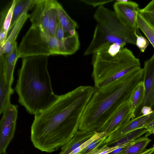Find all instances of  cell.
I'll list each match as a JSON object with an SVG mask.
<instances>
[{
    "label": "cell",
    "mask_w": 154,
    "mask_h": 154,
    "mask_svg": "<svg viewBox=\"0 0 154 154\" xmlns=\"http://www.w3.org/2000/svg\"><path fill=\"white\" fill-rule=\"evenodd\" d=\"M91 86H81L59 95L47 109L35 115L31 129L34 146L51 153L68 142L78 131L85 109L95 91Z\"/></svg>",
    "instance_id": "6da1fadb"
},
{
    "label": "cell",
    "mask_w": 154,
    "mask_h": 154,
    "mask_svg": "<svg viewBox=\"0 0 154 154\" xmlns=\"http://www.w3.org/2000/svg\"><path fill=\"white\" fill-rule=\"evenodd\" d=\"M48 56L22 58L15 90L18 102L31 114L35 115L52 105L58 99L52 89L48 68Z\"/></svg>",
    "instance_id": "7a4b0ae2"
},
{
    "label": "cell",
    "mask_w": 154,
    "mask_h": 154,
    "mask_svg": "<svg viewBox=\"0 0 154 154\" xmlns=\"http://www.w3.org/2000/svg\"><path fill=\"white\" fill-rule=\"evenodd\" d=\"M143 74L141 68L116 82L95 90L82 113L79 131L100 132L118 108L130 100L135 87L142 80Z\"/></svg>",
    "instance_id": "3957f363"
},
{
    "label": "cell",
    "mask_w": 154,
    "mask_h": 154,
    "mask_svg": "<svg viewBox=\"0 0 154 154\" xmlns=\"http://www.w3.org/2000/svg\"><path fill=\"white\" fill-rule=\"evenodd\" d=\"M93 54L92 76L97 90L112 84L141 68L139 60L126 48L113 44Z\"/></svg>",
    "instance_id": "277c9868"
},
{
    "label": "cell",
    "mask_w": 154,
    "mask_h": 154,
    "mask_svg": "<svg viewBox=\"0 0 154 154\" xmlns=\"http://www.w3.org/2000/svg\"><path fill=\"white\" fill-rule=\"evenodd\" d=\"M96 25L92 39L84 55L93 54L113 44L124 48L127 43L136 45L139 31L128 27L119 19L114 11L103 5L98 8L94 15Z\"/></svg>",
    "instance_id": "5b68a950"
},
{
    "label": "cell",
    "mask_w": 154,
    "mask_h": 154,
    "mask_svg": "<svg viewBox=\"0 0 154 154\" xmlns=\"http://www.w3.org/2000/svg\"><path fill=\"white\" fill-rule=\"evenodd\" d=\"M55 39L38 28L31 26L17 47L18 58L53 54Z\"/></svg>",
    "instance_id": "8992f818"
},
{
    "label": "cell",
    "mask_w": 154,
    "mask_h": 154,
    "mask_svg": "<svg viewBox=\"0 0 154 154\" xmlns=\"http://www.w3.org/2000/svg\"><path fill=\"white\" fill-rule=\"evenodd\" d=\"M2 114L0 122V154L6 152L14 137L17 118V106L11 103Z\"/></svg>",
    "instance_id": "52a82bcc"
},
{
    "label": "cell",
    "mask_w": 154,
    "mask_h": 154,
    "mask_svg": "<svg viewBox=\"0 0 154 154\" xmlns=\"http://www.w3.org/2000/svg\"><path fill=\"white\" fill-rule=\"evenodd\" d=\"M142 80L144 88L143 100L134 112L133 118L140 116L142 108L145 106L154 110V53L144 62Z\"/></svg>",
    "instance_id": "ba28073f"
},
{
    "label": "cell",
    "mask_w": 154,
    "mask_h": 154,
    "mask_svg": "<svg viewBox=\"0 0 154 154\" xmlns=\"http://www.w3.org/2000/svg\"><path fill=\"white\" fill-rule=\"evenodd\" d=\"M113 8L114 12L124 25L139 30L137 18L140 9L137 3L127 0H116L114 4Z\"/></svg>",
    "instance_id": "9c48e42d"
},
{
    "label": "cell",
    "mask_w": 154,
    "mask_h": 154,
    "mask_svg": "<svg viewBox=\"0 0 154 154\" xmlns=\"http://www.w3.org/2000/svg\"><path fill=\"white\" fill-rule=\"evenodd\" d=\"M56 1L35 0L34 10L29 17L31 26L37 27L46 33L50 12Z\"/></svg>",
    "instance_id": "30bf717a"
},
{
    "label": "cell",
    "mask_w": 154,
    "mask_h": 154,
    "mask_svg": "<svg viewBox=\"0 0 154 154\" xmlns=\"http://www.w3.org/2000/svg\"><path fill=\"white\" fill-rule=\"evenodd\" d=\"M154 119V110L148 115L132 118L123 127L109 134L105 140L104 145H111L125 134L144 127Z\"/></svg>",
    "instance_id": "8fae6325"
},
{
    "label": "cell",
    "mask_w": 154,
    "mask_h": 154,
    "mask_svg": "<svg viewBox=\"0 0 154 154\" xmlns=\"http://www.w3.org/2000/svg\"><path fill=\"white\" fill-rule=\"evenodd\" d=\"M130 100L122 105L110 117L100 132L109 134L128 122L133 117Z\"/></svg>",
    "instance_id": "7c38bea8"
},
{
    "label": "cell",
    "mask_w": 154,
    "mask_h": 154,
    "mask_svg": "<svg viewBox=\"0 0 154 154\" xmlns=\"http://www.w3.org/2000/svg\"><path fill=\"white\" fill-rule=\"evenodd\" d=\"M28 11L24 12L8 33L7 38L3 46L0 47V54L8 55L12 51L17 42L16 40L21 28L29 18Z\"/></svg>",
    "instance_id": "4fadbf2b"
},
{
    "label": "cell",
    "mask_w": 154,
    "mask_h": 154,
    "mask_svg": "<svg viewBox=\"0 0 154 154\" xmlns=\"http://www.w3.org/2000/svg\"><path fill=\"white\" fill-rule=\"evenodd\" d=\"M55 9L59 21L63 30L65 37L70 36L77 32L78 26L76 22L66 13L62 5L57 1Z\"/></svg>",
    "instance_id": "5bb4252c"
},
{
    "label": "cell",
    "mask_w": 154,
    "mask_h": 154,
    "mask_svg": "<svg viewBox=\"0 0 154 154\" xmlns=\"http://www.w3.org/2000/svg\"><path fill=\"white\" fill-rule=\"evenodd\" d=\"M18 58L17 42L10 54L8 55L0 54V65L4 68L7 82L11 87L14 81V69Z\"/></svg>",
    "instance_id": "9a60e30c"
},
{
    "label": "cell",
    "mask_w": 154,
    "mask_h": 154,
    "mask_svg": "<svg viewBox=\"0 0 154 154\" xmlns=\"http://www.w3.org/2000/svg\"><path fill=\"white\" fill-rule=\"evenodd\" d=\"M14 89L8 85L3 66L0 65V114L11 104L10 97Z\"/></svg>",
    "instance_id": "2e32d148"
},
{
    "label": "cell",
    "mask_w": 154,
    "mask_h": 154,
    "mask_svg": "<svg viewBox=\"0 0 154 154\" xmlns=\"http://www.w3.org/2000/svg\"><path fill=\"white\" fill-rule=\"evenodd\" d=\"M96 132L78 131L68 142L61 148L58 154H69L90 139Z\"/></svg>",
    "instance_id": "e0dca14e"
},
{
    "label": "cell",
    "mask_w": 154,
    "mask_h": 154,
    "mask_svg": "<svg viewBox=\"0 0 154 154\" xmlns=\"http://www.w3.org/2000/svg\"><path fill=\"white\" fill-rule=\"evenodd\" d=\"M58 40L57 54L72 55L75 53L79 48L80 44L77 32L72 36Z\"/></svg>",
    "instance_id": "ac0fdd59"
},
{
    "label": "cell",
    "mask_w": 154,
    "mask_h": 154,
    "mask_svg": "<svg viewBox=\"0 0 154 154\" xmlns=\"http://www.w3.org/2000/svg\"><path fill=\"white\" fill-rule=\"evenodd\" d=\"M151 140L147 137L138 138L124 148L119 154H140L145 150V148Z\"/></svg>",
    "instance_id": "d6986e66"
},
{
    "label": "cell",
    "mask_w": 154,
    "mask_h": 154,
    "mask_svg": "<svg viewBox=\"0 0 154 154\" xmlns=\"http://www.w3.org/2000/svg\"><path fill=\"white\" fill-rule=\"evenodd\" d=\"M35 0H16L12 20L8 32L11 30L15 23L22 14L33 7Z\"/></svg>",
    "instance_id": "ffe728a7"
},
{
    "label": "cell",
    "mask_w": 154,
    "mask_h": 154,
    "mask_svg": "<svg viewBox=\"0 0 154 154\" xmlns=\"http://www.w3.org/2000/svg\"><path fill=\"white\" fill-rule=\"evenodd\" d=\"M16 0L9 2L0 13V31L8 32Z\"/></svg>",
    "instance_id": "44dd1931"
},
{
    "label": "cell",
    "mask_w": 154,
    "mask_h": 154,
    "mask_svg": "<svg viewBox=\"0 0 154 154\" xmlns=\"http://www.w3.org/2000/svg\"><path fill=\"white\" fill-rule=\"evenodd\" d=\"M144 93V83L142 80L138 82L135 87L130 100L131 110L133 114L135 110L142 102Z\"/></svg>",
    "instance_id": "7402d4cb"
},
{
    "label": "cell",
    "mask_w": 154,
    "mask_h": 154,
    "mask_svg": "<svg viewBox=\"0 0 154 154\" xmlns=\"http://www.w3.org/2000/svg\"><path fill=\"white\" fill-rule=\"evenodd\" d=\"M146 130L143 128L128 133L118 139L111 145L112 146H121L132 142L135 139L146 133Z\"/></svg>",
    "instance_id": "603a6c76"
},
{
    "label": "cell",
    "mask_w": 154,
    "mask_h": 154,
    "mask_svg": "<svg viewBox=\"0 0 154 154\" xmlns=\"http://www.w3.org/2000/svg\"><path fill=\"white\" fill-rule=\"evenodd\" d=\"M138 27L144 33L154 48V29L138 13L137 15Z\"/></svg>",
    "instance_id": "cb8c5ba5"
},
{
    "label": "cell",
    "mask_w": 154,
    "mask_h": 154,
    "mask_svg": "<svg viewBox=\"0 0 154 154\" xmlns=\"http://www.w3.org/2000/svg\"><path fill=\"white\" fill-rule=\"evenodd\" d=\"M55 4L54 6L51 9L50 12L46 33L48 35L52 37H56V31L59 23L56 11L55 8Z\"/></svg>",
    "instance_id": "d4e9b609"
},
{
    "label": "cell",
    "mask_w": 154,
    "mask_h": 154,
    "mask_svg": "<svg viewBox=\"0 0 154 154\" xmlns=\"http://www.w3.org/2000/svg\"><path fill=\"white\" fill-rule=\"evenodd\" d=\"M139 13L154 29V0L149 2L143 8L140 9Z\"/></svg>",
    "instance_id": "484cf974"
},
{
    "label": "cell",
    "mask_w": 154,
    "mask_h": 154,
    "mask_svg": "<svg viewBox=\"0 0 154 154\" xmlns=\"http://www.w3.org/2000/svg\"><path fill=\"white\" fill-rule=\"evenodd\" d=\"M131 142L123 145L116 146H109L106 145H105L100 148L99 147L96 148L86 154H108L119 148L127 146Z\"/></svg>",
    "instance_id": "4316f807"
},
{
    "label": "cell",
    "mask_w": 154,
    "mask_h": 154,
    "mask_svg": "<svg viewBox=\"0 0 154 154\" xmlns=\"http://www.w3.org/2000/svg\"><path fill=\"white\" fill-rule=\"evenodd\" d=\"M106 134L104 132H96L94 135L90 139L82 144L69 154H78L87 146L93 141L104 137Z\"/></svg>",
    "instance_id": "83f0119b"
},
{
    "label": "cell",
    "mask_w": 154,
    "mask_h": 154,
    "mask_svg": "<svg viewBox=\"0 0 154 154\" xmlns=\"http://www.w3.org/2000/svg\"><path fill=\"white\" fill-rule=\"evenodd\" d=\"M108 136V135L106 134L103 137L93 141L78 154H86L96 148L100 147L103 145V146L105 141Z\"/></svg>",
    "instance_id": "f1b7e54d"
},
{
    "label": "cell",
    "mask_w": 154,
    "mask_h": 154,
    "mask_svg": "<svg viewBox=\"0 0 154 154\" xmlns=\"http://www.w3.org/2000/svg\"><path fill=\"white\" fill-rule=\"evenodd\" d=\"M136 45L142 52L145 51L150 42L148 40L141 35H136Z\"/></svg>",
    "instance_id": "f546056e"
},
{
    "label": "cell",
    "mask_w": 154,
    "mask_h": 154,
    "mask_svg": "<svg viewBox=\"0 0 154 154\" xmlns=\"http://www.w3.org/2000/svg\"><path fill=\"white\" fill-rule=\"evenodd\" d=\"M80 1L86 4L91 5L93 7H98L103 5L104 4L112 2L114 1V0H81Z\"/></svg>",
    "instance_id": "4dcf8cb0"
},
{
    "label": "cell",
    "mask_w": 154,
    "mask_h": 154,
    "mask_svg": "<svg viewBox=\"0 0 154 154\" xmlns=\"http://www.w3.org/2000/svg\"><path fill=\"white\" fill-rule=\"evenodd\" d=\"M147 130L145 137H147L154 134V119L146 125L144 127Z\"/></svg>",
    "instance_id": "1f68e13d"
},
{
    "label": "cell",
    "mask_w": 154,
    "mask_h": 154,
    "mask_svg": "<svg viewBox=\"0 0 154 154\" xmlns=\"http://www.w3.org/2000/svg\"><path fill=\"white\" fill-rule=\"evenodd\" d=\"M56 37L59 40H62L65 38L63 30L59 21L56 31Z\"/></svg>",
    "instance_id": "d6a6232c"
},
{
    "label": "cell",
    "mask_w": 154,
    "mask_h": 154,
    "mask_svg": "<svg viewBox=\"0 0 154 154\" xmlns=\"http://www.w3.org/2000/svg\"><path fill=\"white\" fill-rule=\"evenodd\" d=\"M8 32L0 31V47L4 45L7 38Z\"/></svg>",
    "instance_id": "836d02e7"
},
{
    "label": "cell",
    "mask_w": 154,
    "mask_h": 154,
    "mask_svg": "<svg viewBox=\"0 0 154 154\" xmlns=\"http://www.w3.org/2000/svg\"><path fill=\"white\" fill-rule=\"evenodd\" d=\"M154 152V147H153L145 150L144 152L140 154H152Z\"/></svg>",
    "instance_id": "e575fe53"
},
{
    "label": "cell",
    "mask_w": 154,
    "mask_h": 154,
    "mask_svg": "<svg viewBox=\"0 0 154 154\" xmlns=\"http://www.w3.org/2000/svg\"><path fill=\"white\" fill-rule=\"evenodd\" d=\"M2 154H8V153H7V152H5V153H3Z\"/></svg>",
    "instance_id": "d590c367"
},
{
    "label": "cell",
    "mask_w": 154,
    "mask_h": 154,
    "mask_svg": "<svg viewBox=\"0 0 154 154\" xmlns=\"http://www.w3.org/2000/svg\"><path fill=\"white\" fill-rule=\"evenodd\" d=\"M119 154V153H116V154Z\"/></svg>",
    "instance_id": "8d00e7d4"
},
{
    "label": "cell",
    "mask_w": 154,
    "mask_h": 154,
    "mask_svg": "<svg viewBox=\"0 0 154 154\" xmlns=\"http://www.w3.org/2000/svg\"><path fill=\"white\" fill-rule=\"evenodd\" d=\"M153 147H154V146Z\"/></svg>",
    "instance_id": "74e56055"
}]
</instances>
